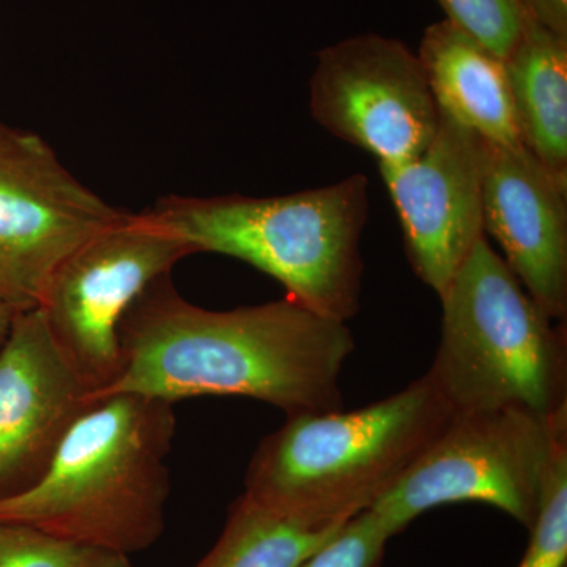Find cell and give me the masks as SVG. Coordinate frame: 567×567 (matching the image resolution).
I'll list each match as a JSON object with an SVG mask.
<instances>
[{"instance_id":"cell-5","label":"cell","mask_w":567,"mask_h":567,"mask_svg":"<svg viewBox=\"0 0 567 567\" xmlns=\"http://www.w3.org/2000/svg\"><path fill=\"white\" fill-rule=\"evenodd\" d=\"M425 374L456 412H567L565 324L544 315L486 237L447 284Z\"/></svg>"},{"instance_id":"cell-7","label":"cell","mask_w":567,"mask_h":567,"mask_svg":"<svg viewBox=\"0 0 567 567\" xmlns=\"http://www.w3.org/2000/svg\"><path fill=\"white\" fill-rule=\"evenodd\" d=\"M192 254L144 213H123L55 268L39 309L91 399L121 372L123 317L152 282Z\"/></svg>"},{"instance_id":"cell-6","label":"cell","mask_w":567,"mask_h":567,"mask_svg":"<svg viewBox=\"0 0 567 567\" xmlns=\"http://www.w3.org/2000/svg\"><path fill=\"white\" fill-rule=\"evenodd\" d=\"M565 443L567 412L551 420L516 410L456 412L369 511L391 537L434 507L465 502L494 506L529 532Z\"/></svg>"},{"instance_id":"cell-13","label":"cell","mask_w":567,"mask_h":567,"mask_svg":"<svg viewBox=\"0 0 567 567\" xmlns=\"http://www.w3.org/2000/svg\"><path fill=\"white\" fill-rule=\"evenodd\" d=\"M416 55L440 111L491 145H522L502 58L447 20L425 29Z\"/></svg>"},{"instance_id":"cell-12","label":"cell","mask_w":567,"mask_h":567,"mask_svg":"<svg viewBox=\"0 0 567 567\" xmlns=\"http://www.w3.org/2000/svg\"><path fill=\"white\" fill-rule=\"evenodd\" d=\"M484 234L544 315L567 317V183L524 145L488 144L483 181Z\"/></svg>"},{"instance_id":"cell-2","label":"cell","mask_w":567,"mask_h":567,"mask_svg":"<svg viewBox=\"0 0 567 567\" xmlns=\"http://www.w3.org/2000/svg\"><path fill=\"white\" fill-rule=\"evenodd\" d=\"M174 404L96 399L63 436L43 476L0 498V522L132 557L158 543L171 495Z\"/></svg>"},{"instance_id":"cell-1","label":"cell","mask_w":567,"mask_h":567,"mask_svg":"<svg viewBox=\"0 0 567 567\" xmlns=\"http://www.w3.org/2000/svg\"><path fill=\"white\" fill-rule=\"evenodd\" d=\"M121 372L106 390L174 402L238 395L286 416L342 409V369L354 350L349 324L292 298L212 311L189 303L171 275L152 282L121 323Z\"/></svg>"},{"instance_id":"cell-4","label":"cell","mask_w":567,"mask_h":567,"mask_svg":"<svg viewBox=\"0 0 567 567\" xmlns=\"http://www.w3.org/2000/svg\"><path fill=\"white\" fill-rule=\"evenodd\" d=\"M368 188L365 175L353 174L287 196H167L142 213L194 254L244 260L297 303L347 323L361 308Z\"/></svg>"},{"instance_id":"cell-16","label":"cell","mask_w":567,"mask_h":567,"mask_svg":"<svg viewBox=\"0 0 567 567\" xmlns=\"http://www.w3.org/2000/svg\"><path fill=\"white\" fill-rule=\"evenodd\" d=\"M0 567H133L125 555L0 522Z\"/></svg>"},{"instance_id":"cell-10","label":"cell","mask_w":567,"mask_h":567,"mask_svg":"<svg viewBox=\"0 0 567 567\" xmlns=\"http://www.w3.org/2000/svg\"><path fill=\"white\" fill-rule=\"evenodd\" d=\"M488 142L440 111L429 147L401 166H379L393 200L410 267L436 295L486 237L483 181Z\"/></svg>"},{"instance_id":"cell-8","label":"cell","mask_w":567,"mask_h":567,"mask_svg":"<svg viewBox=\"0 0 567 567\" xmlns=\"http://www.w3.org/2000/svg\"><path fill=\"white\" fill-rule=\"evenodd\" d=\"M122 215L43 137L0 123V298L14 311L39 308L59 264Z\"/></svg>"},{"instance_id":"cell-11","label":"cell","mask_w":567,"mask_h":567,"mask_svg":"<svg viewBox=\"0 0 567 567\" xmlns=\"http://www.w3.org/2000/svg\"><path fill=\"white\" fill-rule=\"evenodd\" d=\"M92 404L43 312H17L0 349V498L43 476L63 436Z\"/></svg>"},{"instance_id":"cell-3","label":"cell","mask_w":567,"mask_h":567,"mask_svg":"<svg viewBox=\"0 0 567 567\" xmlns=\"http://www.w3.org/2000/svg\"><path fill=\"white\" fill-rule=\"evenodd\" d=\"M454 413L424 374L361 409L287 416L254 451L244 494L308 524H346L401 480Z\"/></svg>"},{"instance_id":"cell-18","label":"cell","mask_w":567,"mask_h":567,"mask_svg":"<svg viewBox=\"0 0 567 567\" xmlns=\"http://www.w3.org/2000/svg\"><path fill=\"white\" fill-rule=\"evenodd\" d=\"M446 20L505 59L524 29L527 14L517 0H436Z\"/></svg>"},{"instance_id":"cell-20","label":"cell","mask_w":567,"mask_h":567,"mask_svg":"<svg viewBox=\"0 0 567 567\" xmlns=\"http://www.w3.org/2000/svg\"><path fill=\"white\" fill-rule=\"evenodd\" d=\"M517 3L532 20L567 37V0H517Z\"/></svg>"},{"instance_id":"cell-14","label":"cell","mask_w":567,"mask_h":567,"mask_svg":"<svg viewBox=\"0 0 567 567\" xmlns=\"http://www.w3.org/2000/svg\"><path fill=\"white\" fill-rule=\"evenodd\" d=\"M503 61L522 145L567 183V37L527 17Z\"/></svg>"},{"instance_id":"cell-15","label":"cell","mask_w":567,"mask_h":567,"mask_svg":"<svg viewBox=\"0 0 567 567\" xmlns=\"http://www.w3.org/2000/svg\"><path fill=\"white\" fill-rule=\"evenodd\" d=\"M342 525L308 524L244 494L230 506L215 546L194 567H300Z\"/></svg>"},{"instance_id":"cell-17","label":"cell","mask_w":567,"mask_h":567,"mask_svg":"<svg viewBox=\"0 0 567 567\" xmlns=\"http://www.w3.org/2000/svg\"><path fill=\"white\" fill-rule=\"evenodd\" d=\"M516 567H567V443L554 458L527 550Z\"/></svg>"},{"instance_id":"cell-21","label":"cell","mask_w":567,"mask_h":567,"mask_svg":"<svg viewBox=\"0 0 567 567\" xmlns=\"http://www.w3.org/2000/svg\"><path fill=\"white\" fill-rule=\"evenodd\" d=\"M17 311L9 303L0 298V344L6 341L7 334H9L11 322H13Z\"/></svg>"},{"instance_id":"cell-19","label":"cell","mask_w":567,"mask_h":567,"mask_svg":"<svg viewBox=\"0 0 567 567\" xmlns=\"http://www.w3.org/2000/svg\"><path fill=\"white\" fill-rule=\"evenodd\" d=\"M390 539L382 522L368 509L346 522L300 567H382Z\"/></svg>"},{"instance_id":"cell-9","label":"cell","mask_w":567,"mask_h":567,"mask_svg":"<svg viewBox=\"0 0 567 567\" xmlns=\"http://www.w3.org/2000/svg\"><path fill=\"white\" fill-rule=\"evenodd\" d=\"M309 106L320 126L374 155L379 166L417 158L440 123L417 55L402 41L375 33L350 37L317 54Z\"/></svg>"}]
</instances>
